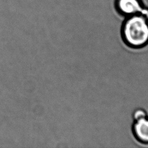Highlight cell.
Instances as JSON below:
<instances>
[{
	"instance_id": "cell-2",
	"label": "cell",
	"mask_w": 148,
	"mask_h": 148,
	"mask_svg": "<svg viewBox=\"0 0 148 148\" xmlns=\"http://www.w3.org/2000/svg\"><path fill=\"white\" fill-rule=\"evenodd\" d=\"M114 7L120 14L125 17L140 13L148 17V9L145 7L142 0H115Z\"/></svg>"
},
{
	"instance_id": "cell-1",
	"label": "cell",
	"mask_w": 148,
	"mask_h": 148,
	"mask_svg": "<svg viewBox=\"0 0 148 148\" xmlns=\"http://www.w3.org/2000/svg\"><path fill=\"white\" fill-rule=\"evenodd\" d=\"M120 34L124 43L132 49L148 45V17L142 14L126 17L121 24Z\"/></svg>"
},
{
	"instance_id": "cell-4",
	"label": "cell",
	"mask_w": 148,
	"mask_h": 148,
	"mask_svg": "<svg viewBox=\"0 0 148 148\" xmlns=\"http://www.w3.org/2000/svg\"><path fill=\"white\" fill-rule=\"evenodd\" d=\"M147 115V113L144 109L141 108H138L134 111L132 114V118H133V120H135Z\"/></svg>"
},
{
	"instance_id": "cell-3",
	"label": "cell",
	"mask_w": 148,
	"mask_h": 148,
	"mask_svg": "<svg viewBox=\"0 0 148 148\" xmlns=\"http://www.w3.org/2000/svg\"><path fill=\"white\" fill-rule=\"evenodd\" d=\"M133 120L131 129L134 138L139 142L148 145V116Z\"/></svg>"
}]
</instances>
